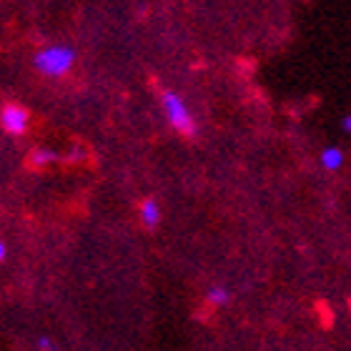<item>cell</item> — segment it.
Wrapping results in <instances>:
<instances>
[{
	"instance_id": "obj_3",
	"label": "cell",
	"mask_w": 351,
	"mask_h": 351,
	"mask_svg": "<svg viewBox=\"0 0 351 351\" xmlns=\"http://www.w3.org/2000/svg\"><path fill=\"white\" fill-rule=\"evenodd\" d=\"M30 125V113L18 103H8L5 108L0 110V128L10 136H23Z\"/></svg>"
},
{
	"instance_id": "obj_5",
	"label": "cell",
	"mask_w": 351,
	"mask_h": 351,
	"mask_svg": "<svg viewBox=\"0 0 351 351\" xmlns=\"http://www.w3.org/2000/svg\"><path fill=\"white\" fill-rule=\"evenodd\" d=\"M138 211H141V221H143L148 228L158 226V221H161V206H158V201H154V198H146V201L141 204Z\"/></svg>"
},
{
	"instance_id": "obj_10",
	"label": "cell",
	"mask_w": 351,
	"mask_h": 351,
	"mask_svg": "<svg viewBox=\"0 0 351 351\" xmlns=\"http://www.w3.org/2000/svg\"><path fill=\"white\" fill-rule=\"evenodd\" d=\"M5 254H8V249H5V243L0 241V261H3V258H5Z\"/></svg>"
},
{
	"instance_id": "obj_2",
	"label": "cell",
	"mask_w": 351,
	"mask_h": 351,
	"mask_svg": "<svg viewBox=\"0 0 351 351\" xmlns=\"http://www.w3.org/2000/svg\"><path fill=\"white\" fill-rule=\"evenodd\" d=\"M161 108L173 131L183 133V136H193L196 133V118L191 113L189 103L183 101V95H178L176 90H163Z\"/></svg>"
},
{
	"instance_id": "obj_6",
	"label": "cell",
	"mask_w": 351,
	"mask_h": 351,
	"mask_svg": "<svg viewBox=\"0 0 351 351\" xmlns=\"http://www.w3.org/2000/svg\"><path fill=\"white\" fill-rule=\"evenodd\" d=\"M206 299H208L211 306H223V304L228 301V291L223 289V286H213V289H208Z\"/></svg>"
},
{
	"instance_id": "obj_7",
	"label": "cell",
	"mask_w": 351,
	"mask_h": 351,
	"mask_svg": "<svg viewBox=\"0 0 351 351\" xmlns=\"http://www.w3.org/2000/svg\"><path fill=\"white\" fill-rule=\"evenodd\" d=\"M58 158V156L53 154L51 148H38V151H33V163L36 166H48V163H53Z\"/></svg>"
},
{
	"instance_id": "obj_1",
	"label": "cell",
	"mask_w": 351,
	"mask_h": 351,
	"mask_svg": "<svg viewBox=\"0 0 351 351\" xmlns=\"http://www.w3.org/2000/svg\"><path fill=\"white\" fill-rule=\"evenodd\" d=\"M33 66L45 78H63L73 71L75 66V51L66 43H51L38 48L33 56Z\"/></svg>"
},
{
	"instance_id": "obj_9",
	"label": "cell",
	"mask_w": 351,
	"mask_h": 351,
	"mask_svg": "<svg viewBox=\"0 0 351 351\" xmlns=\"http://www.w3.org/2000/svg\"><path fill=\"white\" fill-rule=\"evenodd\" d=\"M341 131H344V133H351V116H349V113H346V116L341 118Z\"/></svg>"
},
{
	"instance_id": "obj_8",
	"label": "cell",
	"mask_w": 351,
	"mask_h": 351,
	"mask_svg": "<svg viewBox=\"0 0 351 351\" xmlns=\"http://www.w3.org/2000/svg\"><path fill=\"white\" fill-rule=\"evenodd\" d=\"M38 351H56L53 349V341L48 337H40L38 339Z\"/></svg>"
},
{
	"instance_id": "obj_4",
	"label": "cell",
	"mask_w": 351,
	"mask_h": 351,
	"mask_svg": "<svg viewBox=\"0 0 351 351\" xmlns=\"http://www.w3.org/2000/svg\"><path fill=\"white\" fill-rule=\"evenodd\" d=\"M319 161H322V166L326 171H341V166L346 161V154L339 146H326L322 151V156H319Z\"/></svg>"
}]
</instances>
